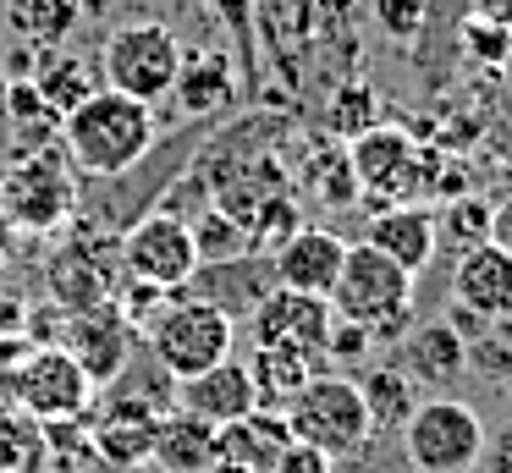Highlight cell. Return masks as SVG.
<instances>
[{"instance_id": "cell-9", "label": "cell", "mask_w": 512, "mask_h": 473, "mask_svg": "<svg viewBox=\"0 0 512 473\" xmlns=\"http://www.w3.org/2000/svg\"><path fill=\"white\" fill-rule=\"evenodd\" d=\"M12 402L39 424H78L94 407V380L61 341H45L12 363Z\"/></svg>"}, {"instance_id": "cell-16", "label": "cell", "mask_w": 512, "mask_h": 473, "mask_svg": "<svg viewBox=\"0 0 512 473\" xmlns=\"http://www.w3.org/2000/svg\"><path fill=\"white\" fill-rule=\"evenodd\" d=\"M342 259H347V242L336 237L331 226H309V220H303V226L270 253V281L292 286V292L331 297L336 275H342Z\"/></svg>"}, {"instance_id": "cell-2", "label": "cell", "mask_w": 512, "mask_h": 473, "mask_svg": "<svg viewBox=\"0 0 512 473\" xmlns=\"http://www.w3.org/2000/svg\"><path fill=\"white\" fill-rule=\"evenodd\" d=\"M78 215V171L61 138L12 143L6 182H0V220L23 237H50Z\"/></svg>"}, {"instance_id": "cell-4", "label": "cell", "mask_w": 512, "mask_h": 473, "mask_svg": "<svg viewBox=\"0 0 512 473\" xmlns=\"http://www.w3.org/2000/svg\"><path fill=\"white\" fill-rule=\"evenodd\" d=\"M138 336H144L155 369H166L171 380H188V374H199V369H210V363L232 358L237 319L226 314L221 303L199 297V292L188 297V286H182V292H171L166 303H160V314L149 319Z\"/></svg>"}, {"instance_id": "cell-7", "label": "cell", "mask_w": 512, "mask_h": 473, "mask_svg": "<svg viewBox=\"0 0 512 473\" xmlns=\"http://www.w3.org/2000/svg\"><path fill=\"white\" fill-rule=\"evenodd\" d=\"M287 429L309 446H320L331 462L364 457L369 440H375L364 391L347 374H309V385L287 402Z\"/></svg>"}, {"instance_id": "cell-31", "label": "cell", "mask_w": 512, "mask_h": 473, "mask_svg": "<svg viewBox=\"0 0 512 473\" xmlns=\"http://www.w3.org/2000/svg\"><path fill=\"white\" fill-rule=\"evenodd\" d=\"M0 105L17 127V143H39V138H61V116L50 110V99L34 88V77H6Z\"/></svg>"}, {"instance_id": "cell-29", "label": "cell", "mask_w": 512, "mask_h": 473, "mask_svg": "<svg viewBox=\"0 0 512 473\" xmlns=\"http://www.w3.org/2000/svg\"><path fill=\"white\" fill-rule=\"evenodd\" d=\"M380 121V88L369 83V77L347 72L336 77L331 88H325V132L331 138H358V132H369Z\"/></svg>"}, {"instance_id": "cell-43", "label": "cell", "mask_w": 512, "mask_h": 473, "mask_svg": "<svg viewBox=\"0 0 512 473\" xmlns=\"http://www.w3.org/2000/svg\"><path fill=\"white\" fill-rule=\"evenodd\" d=\"M501 198H512V154L501 160Z\"/></svg>"}, {"instance_id": "cell-17", "label": "cell", "mask_w": 512, "mask_h": 473, "mask_svg": "<svg viewBox=\"0 0 512 473\" xmlns=\"http://www.w3.org/2000/svg\"><path fill=\"white\" fill-rule=\"evenodd\" d=\"M452 303L474 308L490 325L512 319V259L496 242H474L452 259Z\"/></svg>"}, {"instance_id": "cell-8", "label": "cell", "mask_w": 512, "mask_h": 473, "mask_svg": "<svg viewBox=\"0 0 512 473\" xmlns=\"http://www.w3.org/2000/svg\"><path fill=\"white\" fill-rule=\"evenodd\" d=\"M397 435H402V457H408L413 473H468V468H479V451H485V424L457 396L419 402Z\"/></svg>"}, {"instance_id": "cell-38", "label": "cell", "mask_w": 512, "mask_h": 473, "mask_svg": "<svg viewBox=\"0 0 512 473\" xmlns=\"http://www.w3.org/2000/svg\"><path fill=\"white\" fill-rule=\"evenodd\" d=\"M270 473H336V462L325 457L320 446H309V440L292 435L287 446H281V457L270 462Z\"/></svg>"}, {"instance_id": "cell-13", "label": "cell", "mask_w": 512, "mask_h": 473, "mask_svg": "<svg viewBox=\"0 0 512 473\" xmlns=\"http://www.w3.org/2000/svg\"><path fill=\"white\" fill-rule=\"evenodd\" d=\"M309 22L314 0H254V44L259 61L276 66L287 99L309 88Z\"/></svg>"}, {"instance_id": "cell-18", "label": "cell", "mask_w": 512, "mask_h": 473, "mask_svg": "<svg viewBox=\"0 0 512 473\" xmlns=\"http://www.w3.org/2000/svg\"><path fill=\"white\" fill-rule=\"evenodd\" d=\"M177 407L193 418H204V424H237L243 413H254V380H248V363L243 358H221L210 363V369L188 374V380H177Z\"/></svg>"}, {"instance_id": "cell-10", "label": "cell", "mask_w": 512, "mask_h": 473, "mask_svg": "<svg viewBox=\"0 0 512 473\" xmlns=\"http://www.w3.org/2000/svg\"><path fill=\"white\" fill-rule=\"evenodd\" d=\"M122 275L149 281L160 292H182L199 275V248H193L188 215L177 209H149L122 231Z\"/></svg>"}, {"instance_id": "cell-28", "label": "cell", "mask_w": 512, "mask_h": 473, "mask_svg": "<svg viewBox=\"0 0 512 473\" xmlns=\"http://www.w3.org/2000/svg\"><path fill=\"white\" fill-rule=\"evenodd\" d=\"M314 363L298 358V352H276V347H254L248 358V380H254V402L265 413H287V402L309 385Z\"/></svg>"}, {"instance_id": "cell-42", "label": "cell", "mask_w": 512, "mask_h": 473, "mask_svg": "<svg viewBox=\"0 0 512 473\" xmlns=\"http://www.w3.org/2000/svg\"><path fill=\"white\" fill-rule=\"evenodd\" d=\"M6 270H12V226L0 220V281H6Z\"/></svg>"}, {"instance_id": "cell-37", "label": "cell", "mask_w": 512, "mask_h": 473, "mask_svg": "<svg viewBox=\"0 0 512 473\" xmlns=\"http://www.w3.org/2000/svg\"><path fill=\"white\" fill-rule=\"evenodd\" d=\"M468 369L485 374V380H512V336H501V325L474 336L468 341Z\"/></svg>"}, {"instance_id": "cell-40", "label": "cell", "mask_w": 512, "mask_h": 473, "mask_svg": "<svg viewBox=\"0 0 512 473\" xmlns=\"http://www.w3.org/2000/svg\"><path fill=\"white\" fill-rule=\"evenodd\" d=\"M479 462H485V473H512V418L496 429V435H485Z\"/></svg>"}, {"instance_id": "cell-21", "label": "cell", "mask_w": 512, "mask_h": 473, "mask_svg": "<svg viewBox=\"0 0 512 473\" xmlns=\"http://www.w3.org/2000/svg\"><path fill=\"white\" fill-rule=\"evenodd\" d=\"M386 259H397L402 270L419 281L424 270H430L435 248H441V231H435V209L424 204H386L375 220H369V237Z\"/></svg>"}, {"instance_id": "cell-34", "label": "cell", "mask_w": 512, "mask_h": 473, "mask_svg": "<svg viewBox=\"0 0 512 473\" xmlns=\"http://www.w3.org/2000/svg\"><path fill=\"white\" fill-rule=\"evenodd\" d=\"M457 44H463V50L474 55V61L501 66V61H507V50H512V22H507V11L468 6V11H463V22H457Z\"/></svg>"}, {"instance_id": "cell-41", "label": "cell", "mask_w": 512, "mask_h": 473, "mask_svg": "<svg viewBox=\"0 0 512 473\" xmlns=\"http://www.w3.org/2000/svg\"><path fill=\"white\" fill-rule=\"evenodd\" d=\"M490 242L512 259V198H496V204H490Z\"/></svg>"}, {"instance_id": "cell-39", "label": "cell", "mask_w": 512, "mask_h": 473, "mask_svg": "<svg viewBox=\"0 0 512 473\" xmlns=\"http://www.w3.org/2000/svg\"><path fill=\"white\" fill-rule=\"evenodd\" d=\"M369 347H375V341H369V330H364V325H353V319H336V325H331V341H325V358L358 363Z\"/></svg>"}, {"instance_id": "cell-12", "label": "cell", "mask_w": 512, "mask_h": 473, "mask_svg": "<svg viewBox=\"0 0 512 473\" xmlns=\"http://www.w3.org/2000/svg\"><path fill=\"white\" fill-rule=\"evenodd\" d=\"M105 391H111V402L89 418L94 457L111 462V468H138V462H149V451H155V424H160V413H171V402L133 396L122 380H111Z\"/></svg>"}, {"instance_id": "cell-3", "label": "cell", "mask_w": 512, "mask_h": 473, "mask_svg": "<svg viewBox=\"0 0 512 473\" xmlns=\"http://www.w3.org/2000/svg\"><path fill=\"white\" fill-rule=\"evenodd\" d=\"M413 275L397 259L375 248V242H347L342 275L331 286V308L336 319H353L369 330L375 347H397L413 330Z\"/></svg>"}, {"instance_id": "cell-44", "label": "cell", "mask_w": 512, "mask_h": 473, "mask_svg": "<svg viewBox=\"0 0 512 473\" xmlns=\"http://www.w3.org/2000/svg\"><path fill=\"white\" fill-rule=\"evenodd\" d=\"M501 72H507V88H512V50H507V61H501Z\"/></svg>"}, {"instance_id": "cell-30", "label": "cell", "mask_w": 512, "mask_h": 473, "mask_svg": "<svg viewBox=\"0 0 512 473\" xmlns=\"http://www.w3.org/2000/svg\"><path fill=\"white\" fill-rule=\"evenodd\" d=\"M50 468V435L23 407H0V473H45Z\"/></svg>"}, {"instance_id": "cell-15", "label": "cell", "mask_w": 512, "mask_h": 473, "mask_svg": "<svg viewBox=\"0 0 512 473\" xmlns=\"http://www.w3.org/2000/svg\"><path fill=\"white\" fill-rule=\"evenodd\" d=\"M171 99L188 121H204V116H221L243 99V72H237L232 50L221 44H199V50H182V66H177V83H171Z\"/></svg>"}, {"instance_id": "cell-1", "label": "cell", "mask_w": 512, "mask_h": 473, "mask_svg": "<svg viewBox=\"0 0 512 473\" xmlns=\"http://www.w3.org/2000/svg\"><path fill=\"white\" fill-rule=\"evenodd\" d=\"M160 143V116L155 105L116 88H94L83 105L61 116V149H67L72 171L89 182H116V176L138 171Z\"/></svg>"}, {"instance_id": "cell-23", "label": "cell", "mask_w": 512, "mask_h": 473, "mask_svg": "<svg viewBox=\"0 0 512 473\" xmlns=\"http://www.w3.org/2000/svg\"><path fill=\"white\" fill-rule=\"evenodd\" d=\"M298 187L325 209H347L358 204V176H353V160H347V143L342 138H309L303 143V160H298Z\"/></svg>"}, {"instance_id": "cell-11", "label": "cell", "mask_w": 512, "mask_h": 473, "mask_svg": "<svg viewBox=\"0 0 512 473\" xmlns=\"http://www.w3.org/2000/svg\"><path fill=\"white\" fill-rule=\"evenodd\" d=\"M331 325H336L331 297L292 292V286H270V292H259V303L248 308V341H254V347L298 352V358H309V363L325 358Z\"/></svg>"}, {"instance_id": "cell-36", "label": "cell", "mask_w": 512, "mask_h": 473, "mask_svg": "<svg viewBox=\"0 0 512 473\" xmlns=\"http://www.w3.org/2000/svg\"><path fill=\"white\" fill-rule=\"evenodd\" d=\"M369 22L391 44H419L430 28V11H424V0H369Z\"/></svg>"}, {"instance_id": "cell-24", "label": "cell", "mask_w": 512, "mask_h": 473, "mask_svg": "<svg viewBox=\"0 0 512 473\" xmlns=\"http://www.w3.org/2000/svg\"><path fill=\"white\" fill-rule=\"evenodd\" d=\"M210 457H215V424L182 413V407L160 413L149 462H160L166 473H210Z\"/></svg>"}, {"instance_id": "cell-14", "label": "cell", "mask_w": 512, "mask_h": 473, "mask_svg": "<svg viewBox=\"0 0 512 473\" xmlns=\"http://www.w3.org/2000/svg\"><path fill=\"white\" fill-rule=\"evenodd\" d=\"M133 341H138V330L127 325L122 314H116V303L83 308V314H72L67 330H61V347H67L72 358L83 363V374L94 380V391H105L116 374H127Z\"/></svg>"}, {"instance_id": "cell-22", "label": "cell", "mask_w": 512, "mask_h": 473, "mask_svg": "<svg viewBox=\"0 0 512 473\" xmlns=\"http://www.w3.org/2000/svg\"><path fill=\"white\" fill-rule=\"evenodd\" d=\"M358 50H364V6L358 0H314L309 22V77H320L336 55V77L358 72Z\"/></svg>"}, {"instance_id": "cell-5", "label": "cell", "mask_w": 512, "mask_h": 473, "mask_svg": "<svg viewBox=\"0 0 512 473\" xmlns=\"http://www.w3.org/2000/svg\"><path fill=\"white\" fill-rule=\"evenodd\" d=\"M116 281H122V237H111L105 220H67V242L50 253L45 264V292L61 314H83V308L111 303Z\"/></svg>"}, {"instance_id": "cell-33", "label": "cell", "mask_w": 512, "mask_h": 473, "mask_svg": "<svg viewBox=\"0 0 512 473\" xmlns=\"http://www.w3.org/2000/svg\"><path fill=\"white\" fill-rule=\"evenodd\" d=\"M204 6L215 11V22H221V28H226V39H232V61H237V72H243V94H254V88H259L254 0H204Z\"/></svg>"}, {"instance_id": "cell-32", "label": "cell", "mask_w": 512, "mask_h": 473, "mask_svg": "<svg viewBox=\"0 0 512 473\" xmlns=\"http://www.w3.org/2000/svg\"><path fill=\"white\" fill-rule=\"evenodd\" d=\"M188 231H193V248H199V264H226L248 253V226L232 220L221 204H204L199 220H188Z\"/></svg>"}, {"instance_id": "cell-27", "label": "cell", "mask_w": 512, "mask_h": 473, "mask_svg": "<svg viewBox=\"0 0 512 473\" xmlns=\"http://www.w3.org/2000/svg\"><path fill=\"white\" fill-rule=\"evenodd\" d=\"M0 17H6V28H12L23 44H34V50H56V44H67L72 28H78L83 0H6Z\"/></svg>"}, {"instance_id": "cell-26", "label": "cell", "mask_w": 512, "mask_h": 473, "mask_svg": "<svg viewBox=\"0 0 512 473\" xmlns=\"http://www.w3.org/2000/svg\"><path fill=\"white\" fill-rule=\"evenodd\" d=\"M34 88L50 99L56 116H67L72 105H83V99H89L94 88H105V83H100V66H94L89 55H78V50H39Z\"/></svg>"}, {"instance_id": "cell-35", "label": "cell", "mask_w": 512, "mask_h": 473, "mask_svg": "<svg viewBox=\"0 0 512 473\" xmlns=\"http://www.w3.org/2000/svg\"><path fill=\"white\" fill-rule=\"evenodd\" d=\"M435 231H441L457 253L474 248V242H490V198H479V193L446 198V209H435Z\"/></svg>"}, {"instance_id": "cell-45", "label": "cell", "mask_w": 512, "mask_h": 473, "mask_svg": "<svg viewBox=\"0 0 512 473\" xmlns=\"http://www.w3.org/2000/svg\"><path fill=\"white\" fill-rule=\"evenodd\" d=\"M0 182H6V160H0Z\"/></svg>"}, {"instance_id": "cell-6", "label": "cell", "mask_w": 512, "mask_h": 473, "mask_svg": "<svg viewBox=\"0 0 512 473\" xmlns=\"http://www.w3.org/2000/svg\"><path fill=\"white\" fill-rule=\"evenodd\" d=\"M100 83L116 88V94H133L144 105H160L171 99V83H177V66H182V39L166 28V22H122L100 39Z\"/></svg>"}, {"instance_id": "cell-19", "label": "cell", "mask_w": 512, "mask_h": 473, "mask_svg": "<svg viewBox=\"0 0 512 473\" xmlns=\"http://www.w3.org/2000/svg\"><path fill=\"white\" fill-rule=\"evenodd\" d=\"M292 440L287 429V413H243L237 424H221L215 429V457H210V473H270V462L281 457V446Z\"/></svg>"}, {"instance_id": "cell-20", "label": "cell", "mask_w": 512, "mask_h": 473, "mask_svg": "<svg viewBox=\"0 0 512 473\" xmlns=\"http://www.w3.org/2000/svg\"><path fill=\"white\" fill-rule=\"evenodd\" d=\"M402 358H408L402 369L413 374V385H424L435 396H452V385L468 374V341L446 319H424V325H413L402 336Z\"/></svg>"}, {"instance_id": "cell-25", "label": "cell", "mask_w": 512, "mask_h": 473, "mask_svg": "<svg viewBox=\"0 0 512 473\" xmlns=\"http://www.w3.org/2000/svg\"><path fill=\"white\" fill-rule=\"evenodd\" d=\"M358 391H364L375 435H397V429L408 424V413L419 407V385H413V374L402 369V363H369Z\"/></svg>"}]
</instances>
